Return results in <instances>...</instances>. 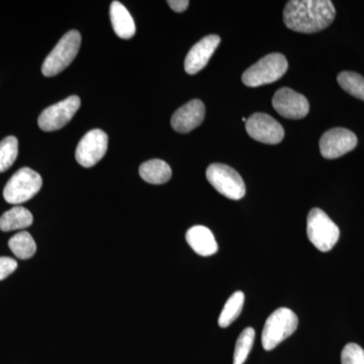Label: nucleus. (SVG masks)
Returning <instances> with one entry per match:
<instances>
[{
  "mask_svg": "<svg viewBox=\"0 0 364 364\" xmlns=\"http://www.w3.org/2000/svg\"><path fill=\"white\" fill-rule=\"evenodd\" d=\"M337 80L342 90L348 92L352 97L364 102V77L360 74L351 71L341 72Z\"/></svg>",
  "mask_w": 364,
  "mask_h": 364,
  "instance_id": "nucleus-21",
  "label": "nucleus"
},
{
  "mask_svg": "<svg viewBox=\"0 0 364 364\" xmlns=\"http://www.w3.org/2000/svg\"><path fill=\"white\" fill-rule=\"evenodd\" d=\"M298 316L287 308H279L267 318L262 331V346L270 351L296 332Z\"/></svg>",
  "mask_w": 364,
  "mask_h": 364,
  "instance_id": "nucleus-4",
  "label": "nucleus"
},
{
  "mask_svg": "<svg viewBox=\"0 0 364 364\" xmlns=\"http://www.w3.org/2000/svg\"><path fill=\"white\" fill-rule=\"evenodd\" d=\"M42 186L40 174L28 167H23L7 181L4 189V200L11 205H21L37 195Z\"/></svg>",
  "mask_w": 364,
  "mask_h": 364,
  "instance_id": "nucleus-6",
  "label": "nucleus"
},
{
  "mask_svg": "<svg viewBox=\"0 0 364 364\" xmlns=\"http://www.w3.org/2000/svg\"><path fill=\"white\" fill-rule=\"evenodd\" d=\"M205 116V107L202 100H191L174 112L171 126L178 133H189L203 123Z\"/></svg>",
  "mask_w": 364,
  "mask_h": 364,
  "instance_id": "nucleus-14",
  "label": "nucleus"
},
{
  "mask_svg": "<svg viewBox=\"0 0 364 364\" xmlns=\"http://www.w3.org/2000/svg\"><path fill=\"white\" fill-rule=\"evenodd\" d=\"M289 63L279 53H272L263 57L248 68L242 75V81L249 87H258L275 82L286 74Z\"/></svg>",
  "mask_w": 364,
  "mask_h": 364,
  "instance_id": "nucleus-3",
  "label": "nucleus"
},
{
  "mask_svg": "<svg viewBox=\"0 0 364 364\" xmlns=\"http://www.w3.org/2000/svg\"><path fill=\"white\" fill-rule=\"evenodd\" d=\"M18 268V262L11 257H0V280L6 279L7 277L16 272Z\"/></svg>",
  "mask_w": 364,
  "mask_h": 364,
  "instance_id": "nucleus-25",
  "label": "nucleus"
},
{
  "mask_svg": "<svg viewBox=\"0 0 364 364\" xmlns=\"http://www.w3.org/2000/svg\"><path fill=\"white\" fill-rule=\"evenodd\" d=\"M32 213L26 208L14 207L0 217V230L4 232L26 229L33 224Z\"/></svg>",
  "mask_w": 364,
  "mask_h": 364,
  "instance_id": "nucleus-18",
  "label": "nucleus"
},
{
  "mask_svg": "<svg viewBox=\"0 0 364 364\" xmlns=\"http://www.w3.org/2000/svg\"><path fill=\"white\" fill-rule=\"evenodd\" d=\"M81 35L78 31H69L48 55L42 66L46 77H52L70 65L80 49Z\"/></svg>",
  "mask_w": 364,
  "mask_h": 364,
  "instance_id": "nucleus-5",
  "label": "nucleus"
},
{
  "mask_svg": "<svg viewBox=\"0 0 364 364\" xmlns=\"http://www.w3.org/2000/svg\"><path fill=\"white\" fill-rule=\"evenodd\" d=\"M207 178L213 188L230 200H239L245 196L246 186L236 170L226 164L215 163L207 169Z\"/></svg>",
  "mask_w": 364,
  "mask_h": 364,
  "instance_id": "nucleus-7",
  "label": "nucleus"
},
{
  "mask_svg": "<svg viewBox=\"0 0 364 364\" xmlns=\"http://www.w3.org/2000/svg\"><path fill=\"white\" fill-rule=\"evenodd\" d=\"M306 235L318 250L328 252L338 242L340 230L324 210L315 208L311 210L306 219Z\"/></svg>",
  "mask_w": 364,
  "mask_h": 364,
  "instance_id": "nucleus-2",
  "label": "nucleus"
},
{
  "mask_svg": "<svg viewBox=\"0 0 364 364\" xmlns=\"http://www.w3.org/2000/svg\"><path fill=\"white\" fill-rule=\"evenodd\" d=\"M139 173L148 183L163 184L171 178L172 170L163 160L152 159L141 165Z\"/></svg>",
  "mask_w": 364,
  "mask_h": 364,
  "instance_id": "nucleus-17",
  "label": "nucleus"
},
{
  "mask_svg": "<svg viewBox=\"0 0 364 364\" xmlns=\"http://www.w3.org/2000/svg\"><path fill=\"white\" fill-rule=\"evenodd\" d=\"M248 135L258 142L275 145L284 140V130L282 124L267 114H254L246 122Z\"/></svg>",
  "mask_w": 364,
  "mask_h": 364,
  "instance_id": "nucleus-11",
  "label": "nucleus"
},
{
  "mask_svg": "<svg viewBox=\"0 0 364 364\" xmlns=\"http://www.w3.org/2000/svg\"><path fill=\"white\" fill-rule=\"evenodd\" d=\"M336 16L334 4L329 0H291L284 11V21L289 30L303 33L321 32Z\"/></svg>",
  "mask_w": 364,
  "mask_h": 364,
  "instance_id": "nucleus-1",
  "label": "nucleus"
},
{
  "mask_svg": "<svg viewBox=\"0 0 364 364\" xmlns=\"http://www.w3.org/2000/svg\"><path fill=\"white\" fill-rule=\"evenodd\" d=\"M109 136L102 130H91L81 139L76 148L75 158L81 166L90 168L105 156Z\"/></svg>",
  "mask_w": 364,
  "mask_h": 364,
  "instance_id": "nucleus-9",
  "label": "nucleus"
},
{
  "mask_svg": "<svg viewBox=\"0 0 364 364\" xmlns=\"http://www.w3.org/2000/svg\"><path fill=\"white\" fill-rule=\"evenodd\" d=\"M18 154V141L9 136L0 142V173L13 166Z\"/></svg>",
  "mask_w": 364,
  "mask_h": 364,
  "instance_id": "nucleus-22",
  "label": "nucleus"
},
{
  "mask_svg": "<svg viewBox=\"0 0 364 364\" xmlns=\"http://www.w3.org/2000/svg\"><path fill=\"white\" fill-rule=\"evenodd\" d=\"M244 301H245V296L242 291H236L230 296L225 304L219 320H218L220 327H229L234 321L237 320L243 309Z\"/></svg>",
  "mask_w": 364,
  "mask_h": 364,
  "instance_id": "nucleus-20",
  "label": "nucleus"
},
{
  "mask_svg": "<svg viewBox=\"0 0 364 364\" xmlns=\"http://www.w3.org/2000/svg\"><path fill=\"white\" fill-rule=\"evenodd\" d=\"M9 246L16 257L23 260L32 258L37 251V245L32 235L26 231L20 232L11 237L9 241Z\"/></svg>",
  "mask_w": 364,
  "mask_h": 364,
  "instance_id": "nucleus-19",
  "label": "nucleus"
},
{
  "mask_svg": "<svg viewBox=\"0 0 364 364\" xmlns=\"http://www.w3.org/2000/svg\"><path fill=\"white\" fill-rule=\"evenodd\" d=\"M167 4L176 13H183L189 6L188 0H169Z\"/></svg>",
  "mask_w": 364,
  "mask_h": 364,
  "instance_id": "nucleus-26",
  "label": "nucleus"
},
{
  "mask_svg": "<svg viewBox=\"0 0 364 364\" xmlns=\"http://www.w3.org/2000/svg\"><path fill=\"white\" fill-rule=\"evenodd\" d=\"M342 364H364V350L359 345L349 343L341 353Z\"/></svg>",
  "mask_w": 364,
  "mask_h": 364,
  "instance_id": "nucleus-24",
  "label": "nucleus"
},
{
  "mask_svg": "<svg viewBox=\"0 0 364 364\" xmlns=\"http://www.w3.org/2000/svg\"><path fill=\"white\" fill-rule=\"evenodd\" d=\"M254 339H255V330L253 328H246L241 332L235 346L233 364L245 363L252 349Z\"/></svg>",
  "mask_w": 364,
  "mask_h": 364,
  "instance_id": "nucleus-23",
  "label": "nucleus"
},
{
  "mask_svg": "<svg viewBox=\"0 0 364 364\" xmlns=\"http://www.w3.org/2000/svg\"><path fill=\"white\" fill-rule=\"evenodd\" d=\"M80 105V98L77 95H72L58 104L47 107L38 119L40 128L45 132L60 130L71 121Z\"/></svg>",
  "mask_w": 364,
  "mask_h": 364,
  "instance_id": "nucleus-8",
  "label": "nucleus"
},
{
  "mask_svg": "<svg viewBox=\"0 0 364 364\" xmlns=\"http://www.w3.org/2000/svg\"><path fill=\"white\" fill-rule=\"evenodd\" d=\"M221 43V38L217 35H210L203 38L200 42L196 43L189 50L186 61H184V69L189 75L198 73L208 65V61L212 58L217 48Z\"/></svg>",
  "mask_w": 364,
  "mask_h": 364,
  "instance_id": "nucleus-13",
  "label": "nucleus"
},
{
  "mask_svg": "<svg viewBox=\"0 0 364 364\" xmlns=\"http://www.w3.org/2000/svg\"><path fill=\"white\" fill-rule=\"evenodd\" d=\"M188 245L200 256H212L217 253L218 243L214 234L208 228L195 226L191 228L186 235Z\"/></svg>",
  "mask_w": 364,
  "mask_h": 364,
  "instance_id": "nucleus-15",
  "label": "nucleus"
},
{
  "mask_svg": "<svg viewBox=\"0 0 364 364\" xmlns=\"http://www.w3.org/2000/svg\"><path fill=\"white\" fill-rule=\"evenodd\" d=\"M109 14L112 28L117 37L124 40L134 37L136 33L135 21L124 4L119 1H112Z\"/></svg>",
  "mask_w": 364,
  "mask_h": 364,
  "instance_id": "nucleus-16",
  "label": "nucleus"
},
{
  "mask_svg": "<svg viewBox=\"0 0 364 364\" xmlns=\"http://www.w3.org/2000/svg\"><path fill=\"white\" fill-rule=\"evenodd\" d=\"M272 105L280 116L287 119H299L310 112L308 100L291 88H280L272 98Z\"/></svg>",
  "mask_w": 364,
  "mask_h": 364,
  "instance_id": "nucleus-12",
  "label": "nucleus"
},
{
  "mask_svg": "<svg viewBox=\"0 0 364 364\" xmlns=\"http://www.w3.org/2000/svg\"><path fill=\"white\" fill-rule=\"evenodd\" d=\"M358 136L344 128H335L321 136L320 151L326 159H336L351 152L358 146Z\"/></svg>",
  "mask_w": 364,
  "mask_h": 364,
  "instance_id": "nucleus-10",
  "label": "nucleus"
}]
</instances>
